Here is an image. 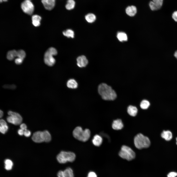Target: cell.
Masks as SVG:
<instances>
[{
    "label": "cell",
    "instance_id": "1",
    "mask_svg": "<svg viewBox=\"0 0 177 177\" xmlns=\"http://www.w3.org/2000/svg\"><path fill=\"white\" fill-rule=\"evenodd\" d=\"M99 93L102 98L106 100H113L117 97L116 92L111 87L105 83H102L98 87Z\"/></svg>",
    "mask_w": 177,
    "mask_h": 177
},
{
    "label": "cell",
    "instance_id": "2",
    "mask_svg": "<svg viewBox=\"0 0 177 177\" xmlns=\"http://www.w3.org/2000/svg\"><path fill=\"white\" fill-rule=\"evenodd\" d=\"M74 137L76 139L83 142L88 140L90 136V132L88 129L83 130L80 126L76 127L73 132Z\"/></svg>",
    "mask_w": 177,
    "mask_h": 177
},
{
    "label": "cell",
    "instance_id": "3",
    "mask_svg": "<svg viewBox=\"0 0 177 177\" xmlns=\"http://www.w3.org/2000/svg\"><path fill=\"white\" fill-rule=\"evenodd\" d=\"M134 143L135 147L139 149L148 148L150 145V141L148 138L140 133L135 137Z\"/></svg>",
    "mask_w": 177,
    "mask_h": 177
},
{
    "label": "cell",
    "instance_id": "4",
    "mask_svg": "<svg viewBox=\"0 0 177 177\" xmlns=\"http://www.w3.org/2000/svg\"><path fill=\"white\" fill-rule=\"evenodd\" d=\"M75 157V154L72 152L62 151L57 155V159L60 163H65L67 162H73Z\"/></svg>",
    "mask_w": 177,
    "mask_h": 177
},
{
    "label": "cell",
    "instance_id": "5",
    "mask_svg": "<svg viewBox=\"0 0 177 177\" xmlns=\"http://www.w3.org/2000/svg\"><path fill=\"white\" fill-rule=\"evenodd\" d=\"M57 54V51L54 48L51 47L48 49L44 55V60L45 63L49 66H53L56 62L53 56L56 55Z\"/></svg>",
    "mask_w": 177,
    "mask_h": 177
},
{
    "label": "cell",
    "instance_id": "6",
    "mask_svg": "<svg viewBox=\"0 0 177 177\" xmlns=\"http://www.w3.org/2000/svg\"><path fill=\"white\" fill-rule=\"evenodd\" d=\"M119 155L121 158L129 161L134 159L135 156V153L132 149L125 145L122 147Z\"/></svg>",
    "mask_w": 177,
    "mask_h": 177
},
{
    "label": "cell",
    "instance_id": "7",
    "mask_svg": "<svg viewBox=\"0 0 177 177\" xmlns=\"http://www.w3.org/2000/svg\"><path fill=\"white\" fill-rule=\"evenodd\" d=\"M8 113L9 115L7 118L8 122L16 125L21 124L22 118L19 114L11 111H9Z\"/></svg>",
    "mask_w": 177,
    "mask_h": 177
},
{
    "label": "cell",
    "instance_id": "8",
    "mask_svg": "<svg viewBox=\"0 0 177 177\" xmlns=\"http://www.w3.org/2000/svg\"><path fill=\"white\" fill-rule=\"evenodd\" d=\"M21 8L23 11L25 13L31 15L34 10V6L30 0H26L21 3Z\"/></svg>",
    "mask_w": 177,
    "mask_h": 177
},
{
    "label": "cell",
    "instance_id": "9",
    "mask_svg": "<svg viewBox=\"0 0 177 177\" xmlns=\"http://www.w3.org/2000/svg\"><path fill=\"white\" fill-rule=\"evenodd\" d=\"M163 0H152L150 2L149 5L151 10L153 11L159 9L162 5Z\"/></svg>",
    "mask_w": 177,
    "mask_h": 177
},
{
    "label": "cell",
    "instance_id": "10",
    "mask_svg": "<svg viewBox=\"0 0 177 177\" xmlns=\"http://www.w3.org/2000/svg\"><path fill=\"white\" fill-rule=\"evenodd\" d=\"M32 138L35 142L40 143L44 142L43 132L38 131L35 132L33 134Z\"/></svg>",
    "mask_w": 177,
    "mask_h": 177
},
{
    "label": "cell",
    "instance_id": "11",
    "mask_svg": "<svg viewBox=\"0 0 177 177\" xmlns=\"http://www.w3.org/2000/svg\"><path fill=\"white\" fill-rule=\"evenodd\" d=\"M76 60L77 65L80 68L86 67L88 63L87 58L84 55L78 57L77 58Z\"/></svg>",
    "mask_w": 177,
    "mask_h": 177
},
{
    "label": "cell",
    "instance_id": "12",
    "mask_svg": "<svg viewBox=\"0 0 177 177\" xmlns=\"http://www.w3.org/2000/svg\"><path fill=\"white\" fill-rule=\"evenodd\" d=\"M56 0H42V2L45 9L48 10H52L54 7Z\"/></svg>",
    "mask_w": 177,
    "mask_h": 177
},
{
    "label": "cell",
    "instance_id": "13",
    "mask_svg": "<svg viewBox=\"0 0 177 177\" xmlns=\"http://www.w3.org/2000/svg\"><path fill=\"white\" fill-rule=\"evenodd\" d=\"M112 127L114 130H120L123 127V125L121 120L120 119H118L113 121Z\"/></svg>",
    "mask_w": 177,
    "mask_h": 177
},
{
    "label": "cell",
    "instance_id": "14",
    "mask_svg": "<svg viewBox=\"0 0 177 177\" xmlns=\"http://www.w3.org/2000/svg\"><path fill=\"white\" fill-rule=\"evenodd\" d=\"M125 11L127 14L131 16L135 15L137 12L136 7L133 5L127 7L126 8Z\"/></svg>",
    "mask_w": 177,
    "mask_h": 177
},
{
    "label": "cell",
    "instance_id": "15",
    "mask_svg": "<svg viewBox=\"0 0 177 177\" xmlns=\"http://www.w3.org/2000/svg\"><path fill=\"white\" fill-rule=\"evenodd\" d=\"M103 139L102 137L100 135L96 134L95 135L92 140L93 144L95 146L99 147L102 144Z\"/></svg>",
    "mask_w": 177,
    "mask_h": 177
},
{
    "label": "cell",
    "instance_id": "16",
    "mask_svg": "<svg viewBox=\"0 0 177 177\" xmlns=\"http://www.w3.org/2000/svg\"><path fill=\"white\" fill-rule=\"evenodd\" d=\"M67 86L69 88L75 89L77 87L78 84L75 79H71L68 80L67 83Z\"/></svg>",
    "mask_w": 177,
    "mask_h": 177
},
{
    "label": "cell",
    "instance_id": "17",
    "mask_svg": "<svg viewBox=\"0 0 177 177\" xmlns=\"http://www.w3.org/2000/svg\"><path fill=\"white\" fill-rule=\"evenodd\" d=\"M137 109L135 106L130 105L128 107V113L131 116H135L137 114Z\"/></svg>",
    "mask_w": 177,
    "mask_h": 177
},
{
    "label": "cell",
    "instance_id": "18",
    "mask_svg": "<svg viewBox=\"0 0 177 177\" xmlns=\"http://www.w3.org/2000/svg\"><path fill=\"white\" fill-rule=\"evenodd\" d=\"M41 18V16L37 15H33L32 17V23L35 27L39 26L40 24V21Z\"/></svg>",
    "mask_w": 177,
    "mask_h": 177
},
{
    "label": "cell",
    "instance_id": "19",
    "mask_svg": "<svg viewBox=\"0 0 177 177\" xmlns=\"http://www.w3.org/2000/svg\"><path fill=\"white\" fill-rule=\"evenodd\" d=\"M161 137L167 141L171 140L172 138V133L169 131H163L161 134Z\"/></svg>",
    "mask_w": 177,
    "mask_h": 177
},
{
    "label": "cell",
    "instance_id": "20",
    "mask_svg": "<svg viewBox=\"0 0 177 177\" xmlns=\"http://www.w3.org/2000/svg\"><path fill=\"white\" fill-rule=\"evenodd\" d=\"M85 19L88 23H92L94 22L96 19L95 15L92 13L87 14L85 17Z\"/></svg>",
    "mask_w": 177,
    "mask_h": 177
},
{
    "label": "cell",
    "instance_id": "21",
    "mask_svg": "<svg viewBox=\"0 0 177 177\" xmlns=\"http://www.w3.org/2000/svg\"><path fill=\"white\" fill-rule=\"evenodd\" d=\"M17 56V51L13 50L8 51L7 53V59L11 60Z\"/></svg>",
    "mask_w": 177,
    "mask_h": 177
},
{
    "label": "cell",
    "instance_id": "22",
    "mask_svg": "<svg viewBox=\"0 0 177 177\" xmlns=\"http://www.w3.org/2000/svg\"><path fill=\"white\" fill-rule=\"evenodd\" d=\"M75 5V2L74 0H67L65 8L67 10H71L74 8Z\"/></svg>",
    "mask_w": 177,
    "mask_h": 177
},
{
    "label": "cell",
    "instance_id": "23",
    "mask_svg": "<svg viewBox=\"0 0 177 177\" xmlns=\"http://www.w3.org/2000/svg\"><path fill=\"white\" fill-rule=\"evenodd\" d=\"M64 177H74L73 171L70 167H68L63 171Z\"/></svg>",
    "mask_w": 177,
    "mask_h": 177
},
{
    "label": "cell",
    "instance_id": "24",
    "mask_svg": "<svg viewBox=\"0 0 177 177\" xmlns=\"http://www.w3.org/2000/svg\"><path fill=\"white\" fill-rule=\"evenodd\" d=\"M43 134L44 142H49L51 140V136L47 130L43 131Z\"/></svg>",
    "mask_w": 177,
    "mask_h": 177
},
{
    "label": "cell",
    "instance_id": "25",
    "mask_svg": "<svg viewBox=\"0 0 177 177\" xmlns=\"http://www.w3.org/2000/svg\"><path fill=\"white\" fill-rule=\"evenodd\" d=\"M117 37L118 39L121 42L127 41L128 39L126 34L122 32H118L117 34Z\"/></svg>",
    "mask_w": 177,
    "mask_h": 177
},
{
    "label": "cell",
    "instance_id": "26",
    "mask_svg": "<svg viewBox=\"0 0 177 177\" xmlns=\"http://www.w3.org/2000/svg\"><path fill=\"white\" fill-rule=\"evenodd\" d=\"M63 34L68 38H73L74 37V31L70 29H68L63 32Z\"/></svg>",
    "mask_w": 177,
    "mask_h": 177
},
{
    "label": "cell",
    "instance_id": "27",
    "mask_svg": "<svg viewBox=\"0 0 177 177\" xmlns=\"http://www.w3.org/2000/svg\"><path fill=\"white\" fill-rule=\"evenodd\" d=\"M5 168L7 170H11L12 168L13 163L11 160L6 159L4 161Z\"/></svg>",
    "mask_w": 177,
    "mask_h": 177
},
{
    "label": "cell",
    "instance_id": "28",
    "mask_svg": "<svg viewBox=\"0 0 177 177\" xmlns=\"http://www.w3.org/2000/svg\"><path fill=\"white\" fill-rule=\"evenodd\" d=\"M149 102L148 101L146 100H142L140 104L141 108L144 109H147L150 105Z\"/></svg>",
    "mask_w": 177,
    "mask_h": 177
},
{
    "label": "cell",
    "instance_id": "29",
    "mask_svg": "<svg viewBox=\"0 0 177 177\" xmlns=\"http://www.w3.org/2000/svg\"><path fill=\"white\" fill-rule=\"evenodd\" d=\"M26 56L25 52L23 50H20L17 51V56L18 58H21L24 59Z\"/></svg>",
    "mask_w": 177,
    "mask_h": 177
},
{
    "label": "cell",
    "instance_id": "30",
    "mask_svg": "<svg viewBox=\"0 0 177 177\" xmlns=\"http://www.w3.org/2000/svg\"><path fill=\"white\" fill-rule=\"evenodd\" d=\"M8 129V127L7 125L0 126V131L3 134H5L7 131Z\"/></svg>",
    "mask_w": 177,
    "mask_h": 177
},
{
    "label": "cell",
    "instance_id": "31",
    "mask_svg": "<svg viewBox=\"0 0 177 177\" xmlns=\"http://www.w3.org/2000/svg\"><path fill=\"white\" fill-rule=\"evenodd\" d=\"M3 88L6 89H16V86L14 84L12 85H5L3 86Z\"/></svg>",
    "mask_w": 177,
    "mask_h": 177
},
{
    "label": "cell",
    "instance_id": "32",
    "mask_svg": "<svg viewBox=\"0 0 177 177\" xmlns=\"http://www.w3.org/2000/svg\"><path fill=\"white\" fill-rule=\"evenodd\" d=\"M167 177H176L177 176V172L172 171L169 173L167 175Z\"/></svg>",
    "mask_w": 177,
    "mask_h": 177
},
{
    "label": "cell",
    "instance_id": "33",
    "mask_svg": "<svg viewBox=\"0 0 177 177\" xmlns=\"http://www.w3.org/2000/svg\"><path fill=\"white\" fill-rule=\"evenodd\" d=\"M23 60L21 58H17L15 59V62L16 64L20 65L22 63Z\"/></svg>",
    "mask_w": 177,
    "mask_h": 177
},
{
    "label": "cell",
    "instance_id": "34",
    "mask_svg": "<svg viewBox=\"0 0 177 177\" xmlns=\"http://www.w3.org/2000/svg\"><path fill=\"white\" fill-rule=\"evenodd\" d=\"M31 134L29 130H27V129L24 130V135L26 137H29L30 136Z\"/></svg>",
    "mask_w": 177,
    "mask_h": 177
},
{
    "label": "cell",
    "instance_id": "35",
    "mask_svg": "<svg viewBox=\"0 0 177 177\" xmlns=\"http://www.w3.org/2000/svg\"><path fill=\"white\" fill-rule=\"evenodd\" d=\"M87 177H97L96 174L94 172H90L88 174Z\"/></svg>",
    "mask_w": 177,
    "mask_h": 177
},
{
    "label": "cell",
    "instance_id": "36",
    "mask_svg": "<svg viewBox=\"0 0 177 177\" xmlns=\"http://www.w3.org/2000/svg\"><path fill=\"white\" fill-rule=\"evenodd\" d=\"M172 17L175 21L177 22V11H175L173 13Z\"/></svg>",
    "mask_w": 177,
    "mask_h": 177
},
{
    "label": "cell",
    "instance_id": "37",
    "mask_svg": "<svg viewBox=\"0 0 177 177\" xmlns=\"http://www.w3.org/2000/svg\"><path fill=\"white\" fill-rule=\"evenodd\" d=\"M58 177H64L63 171L60 170L57 173Z\"/></svg>",
    "mask_w": 177,
    "mask_h": 177
},
{
    "label": "cell",
    "instance_id": "38",
    "mask_svg": "<svg viewBox=\"0 0 177 177\" xmlns=\"http://www.w3.org/2000/svg\"><path fill=\"white\" fill-rule=\"evenodd\" d=\"M20 128L24 131L27 129V126L26 125L25 123L21 124L20 126Z\"/></svg>",
    "mask_w": 177,
    "mask_h": 177
},
{
    "label": "cell",
    "instance_id": "39",
    "mask_svg": "<svg viewBox=\"0 0 177 177\" xmlns=\"http://www.w3.org/2000/svg\"><path fill=\"white\" fill-rule=\"evenodd\" d=\"M0 125H6L7 123L6 121L3 119H1L0 120Z\"/></svg>",
    "mask_w": 177,
    "mask_h": 177
},
{
    "label": "cell",
    "instance_id": "40",
    "mask_svg": "<svg viewBox=\"0 0 177 177\" xmlns=\"http://www.w3.org/2000/svg\"><path fill=\"white\" fill-rule=\"evenodd\" d=\"M24 131L20 129H19L18 131V134L20 135H22L24 134Z\"/></svg>",
    "mask_w": 177,
    "mask_h": 177
},
{
    "label": "cell",
    "instance_id": "41",
    "mask_svg": "<svg viewBox=\"0 0 177 177\" xmlns=\"http://www.w3.org/2000/svg\"><path fill=\"white\" fill-rule=\"evenodd\" d=\"M0 118H1L3 116V112L2 110H0Z\"/></svg>",
    "mask_w": 177,
    "mask_h": 177
},
{
    "label": "cell",
    "instance_id": "42",
    "mask_svg": "<svg viewBox=\"0 0 177 177\" xmlns=\"http://www.w3.org/2000/svg\"><path fill=\"white\" fill-rule=\"evenodd\" d=\"M174 55L175 57L177 59V50L175 52L174 54Z\"/></svg>",
    "mask_w": 177,
    "mask_h": 177
},
{
    "label": "cell",
    "instance_id": "43",
    "mask_svg": "<svg viewBox=\"0 0 177 177\" xmlns=\"http://www.w3.org/2000/svg\"><path fill=\"white\" fill-rule=\"evenodd\" d=\"M3 1H7L8 0H2Z\"/></svg>",
    "mask_w": 177,
    "mask_h": 177
},
{
    "label": "cell",
    "instance_id": "44",
    "mask_svg": "<svg viewBox=\"0 0 177 177\" xmlns=\"http://www.w3.org/2000/svg\"><path fill=\"white\" fill-rule=\"evenodd\" d=\"M3 1L2 0H0V2H2Z\"/></svg>",
    "mask_w": 177,
    "mask_h": 177
},
{
    "label": "cell",
    "instance_id": "45",
    "mask_svg": "<svg viewBox=\"0 0 177 177\" xmlns=\"http://www.w3.org/2000/svg\"><path fill=\"white\" fill-rule=\"evenodd\" d=\"M176 140H177V143H176V144H177V138H176Z\"/></svg>",
    "mask_w": 177,
    "mask_h": 177
},
{
    "label": "cell",
    "instance_id": "46",
    "mask_svg": "<svg viewBox=\"0 0 177 177\" xmlns=\"http://www.w3.org/2000/svg\"></svg>",
    "mask_w": 177,
    "mask_h": 177
}]
</instances>
